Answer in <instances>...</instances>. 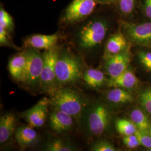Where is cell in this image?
Masks as SVG:
<instances>
[{
    "label": "cell",
    "mask_w": 151,
    "mask_h": 151,
    "mask_svg": "<svg viewBox=\"0 0 151 151\" xmlns=\"http://www.w3.org/2000/svg\"><path fill=\"white\" fill-rule=\"evenodd\" d=\"M50 96L49 103L55 110L68 114L77 120L84 116L89 106L82 93L68 87H60Z\"/></svg>",
    "instance_id": "obj_1"
},
{
    "label": "cell",
    "mask_w": 151,
    "mask_h": 151,
    "mask_svg": "<svg viewBox=\"0 0 151 151\" xmlns=\"http://www.w3.org/2000/svg\"><path fill=\"white\" fill-rule=\"evenodd\" d=\"M84 116L89 132L96 137L106 133L113 121L111 110L106 103L101 101L89 105Z\"/></svg>",
    "instance_id": "obj_2"
},
{
    "label": "cell",
    "mask_w": 151,
    "mask_h": 151,
    "mask_svg": "<svg viewBox=\"0 0 151 151\" xmlns=\"http://www.w3.org/2000/svg\"><path fill=\"white\" fill-rule=\"evenodd\" d=\"M55 75L59 88L75 83L82 78L81 62L72 54H59L55 63Z\"/></svg>",
    "instance_id": "obj_3"
},
{
    "label": "cell",
    "mask_w": 151,
    "mask_h": 151,
    "mask_svg": "<svg viewBox=\"0 0 151 151\" xmlns=\"http://www.w3.org/2000/svg\"><path fill=\"white\" fill-rule=\"evenodd\" d=\"M108 30L107 22L101 19L88 22L82 26L77 36L80 48L89 50L95 48L103 43Z\"/></svg>",
    "instance_id": "obj_4"
},
{
    "label": "cell",
    "mask_w": 151,
    "mask_h": 151,
    "mask_svg": "<svg viewBox=\"0 0 151 151\" xmlns=\"http://www.w3.org/2000/svg\"><path fill=\"white\" fill-rule=\"evenodd\" d=\"M27 63L22 82L34 91L40 90L44 64L43 55L37 49L27 48Z\"/></svg>",
    "instance_id": "obj_5"
},
{
    "label": "cell",
    "mask_w": 151,
    "mask_h": 151,
    "mask_svg": "<svg viewBox=\"0 0 151 151\" xmlns=\"http://www.w3.org/2000/svg\"><path fill=\"white\" fill-rule=\"evenodd\" d=\"M58 55L59 53L55 48L46 50L43 54L40 90L50 95L59 88L55 75V63Z\"/></svg>",
    "instance_id": "obj_6"
},
{
    "label": "cell",
    "mask_w": 151,
    "mask_h": 151,
    "mask_svg": "<svg viewBox=\"0 0 151 151\" xmlns=\"http://www.w3.org/2000/svg\"><path fill=\"white\" fill-rule=\"evenodd\" d=\"M96 0H73L65 10L62 22L73 24L90 16L97 5Z\"/></svg>",
    "instance_id": "obj_7"
},
{
    "label": "cell",
    "mask_w": 151,
    "mask_h": 151,
    "mask_svg": "<svg viewBox=\"0 0 151 151\" xmlns=\"http://www.w3.org/2000/svg\"><path fill=\"white\" fill-rule=\"evenodd\" d=\"M123 34L132 44L145 47H151V22L134 24L122 22Z\"/></svg>",
    "instance_id": "obj_8"
},
{
    "label": "cell",
    "mask_w": 151,
    "mask_h": 151,
    "mask_svg": "<svg viewBox=\"0 0 151 151\" xmlns=\"http://www.w3.org/2000/svg\"><path fill=\"white\" fill-rule=\"evenodd\" d=\"M105 60L104 70L110 78L121 75L128 69L131 61L130 47L119 54L111 56Z\"/></svg>",
    "instance_id": "obj_9"
},
{
    "label": "cell",
    "mask_w": 151,
    "mask_h": 151,
    "mask_svg": "<svg viewBox=\"0 0 151 151\" xmlns=\"http://www.w3.org/2000/svg\"><path fill=\"white\" fill-rule=\"evenodd\" d=\"M49 104V100L44 97L33 107L23 113V117L29 126L34 128L43 125L47 118Z\"/></svg>",
    "instance_id": "obj_10"
},
{
    "label": "cell",
    "mask_w": 151,
    "mask_h": 151,
    "mask_svg": "<svg viewBox=\"0 0 151 151\" xmlns=\"http://www.w3.org/2000/svg\"><path fill=\"white\" fill-rule=\"evenodd\" d=\"M58 39L59 35L57 33L52 35L35 34L27 38L24 46L26 48L48 50L54 48Z\"/></svg>",
    "instance_id": "obj_11"
},
{
    "label": "cell",
    "mask_w": 151,
    "mask_h": 151,
    "mask_svg": "<svg viewBox=\"0 0 151 151\" xmlns=\"http://www.w3.org/2000/svg\"><path fill=\"white\" fill-rule=\"evenodd\" d=\"M129 47V42L124 34L116 32L108 39L105 47L104 58L106 60L111 56L119 54Z\"/></svg>",
    "instance_id": "obj_12"
},
{
    "label": "cell",
    "mask_w": 151,
    "mask_h": 151,
    "mask_svg": "<svg viewBox=\"0 0 151 151\" xmlns=\"http://www.w3.org/2000/svg\"><path fill=\"white\" fill-rule=\"evenodd\" d=\"M73 119L70 115L55 109L50 116V128L58 133L67 132L72 128Z\"/></svg>",
    "instance_id": "obj_13"
},
{
    "label": "cell",
    "mask_w": 151,
    "mask_h": 151,
    "mask_svg": "<svg viewBox=\"0 0 151 151\" xmlns=\"http://www.w3.org/2000/svg\"><path fill=\"white\" fill-rule=\"evenodd\" d=\"M27 60V51L25 50L15 55L9 60V72L11 77L16 81L22 82L26 69Z\"/></svg>",
    "instance_id": "obj_14"
},
{
    "label": "cell",
    "mask_w": 151,
    "mask_h": 151,
    "mask_svg": "<svg viewBox=\"0 0 151 151\" xmlns=\"http://www.w3.org/2000/svg\"><path fill=\"white\" fill-rule=\"evenodd\" d=\"M14 135L19 146L22 150L35 145L39 140L38 133L29 125L17 128Z\"/></svg>",
    "instance_id": "obj_15"
},
{
    "label": "cell",
    "mask_w": 151,
    "mask_h": 151,
    "mask_svg": "<svg viewBox=\"0 0 151 151\" xmlns=\"http://www.w3.org/2000/svg\"><path fill=\"white\" fill-rule=\"evenodd\" d=\"M139 83V80L134 72L127 69L121 75L108 80V86L111 87H119L127 90H133Z\"/></svg>",
    "instance_id": "obj_16"
},
{
    "label": "cell",
    "mask_w": 151,
    "mask_h": 151,
    "mask_svg": "<svg viewBox=\"0 0 151 151\" xmlns=\"http://www.w3.org/2000/svg\"><path fill=\"white\" fill-rule=\"evenodd\" d=\"M16 119L14 114L6 113L0 118V143L1 145L10 139L16 130Z\"/></svg>",
    "instance_id": "obj_17"
},
{
    "label": "cell",
    "mask_w": 151,
    "mask_h": 151,
    "mask_svg": "<svg viewBox=\"0 0 151 151\" xmlns=\"http://www.w3.org/2000/svg\"><path fill=\"white\" fill-rule=\"evenodd\" d=\"M108 103L113 105H123L134 101L133 95L128 90L119 87H114L106 94Z\"/></svg>",
    "instance_id": "obj_18"
},
{
    "label": "cell",
    "mask_w": 151,
    "mask_h": 151,
    "mask_svg": "<svg viewBox=\"0 0 151 151\" xmlns=\"http://www.w3.org/2000/svg\"><path fill=\"white\" fill-rule=\"evenodd\" d=\"M82 78L88 86L95 89L103 87L109 80L103 72L94 68L86 69L83 72Z\"/></svg>",
    "instance_id": "obj_19"
},
{
    "label": "cell",
    "mask_w": 151,
    "mask_h": 151,
    "mask_svg": "<svg viewBox=\"0 0 151 151\" xmlns=\"http://www.w3.org/2000/svg\"><path fill=\"white\" fill-rule=\"evenodd\" d=\"M129 119L134 124L137 129L147 132L151 122L142 109L134 108L129 114Z\"/></svg>",
    "instance_id": "obj_20"
},
{
    "label": "cell",
    "mask_w": 151,
    "mask_h": 151,
    "mask_svg": "<svg viewBox=\"0 0 151 151\" xmlns=\"http://www.w3.org/2000/svg\"><path fill=\"white\" fill-rule=\"evenodd\" d=\"M115 128L118 133L123 136L135 134L138 130L130 119H117L115 122Z\"/></svg>",
    "instance_id": "obj_21"
},
{
    "label": "cell",
    "mask_w": 151,
    "mask_h": 151,
    "mask_svg": "<svg viewBox=\"0 0 151 151\" xmlns=\"http://www.w3.org/2000/svg\"><path fill=\"white\" fill-rule=\"evenodd\" d=\"M45 150L48 151H75V148L70 143L60 139L49 141L46 145Z\"/></svg>",
    "instance_id": "obj_22"
},
{
    "label": "cell",
    "mask_w": 151,
    "mask_h": 151,
    "mask_svg": "<svg viewBox=\"0 0 151 151\" xmlns=\"http://www.w3.org/2000/svg\"><path fill=\"white\" fill-rule=\"evenodd\" d=\"M138 101L141 108L151 115V87H148L139 94Z\"/></svg>",
    "instance_id": "obj_23"
},
{
    "label": "cell",
    "mask_w": 151,
    "mask_h": 151,
    "mask_svg": "<svg viewBox=\"0 0 151 151\" xmlns=\"http://www.w3.org/2000/svg\"><path fill=\"white\" fill-rule=\"evenodd\" d=\"M0 26L4 27L8 32H11L14 29V24L11 15L1 7Z\"/></svg>",
    "instance_id": "obj_24"
},
{
    "label": "cell",
    "mask_w": 151,
    "mask_h": 151,
    "mask_svg": "<svg viewBox=\"0 0 151 151\" xmlns=\"http://www.w3.org/2000/svg\"><path fill=\"white\" fill-rule=\"evenodd\" d=\"M90 150L92 151H116L117 148L108 140H100L92 145Z\"/></svg>",
    "instance_id": "obj_25"
},
{
    "label": "cell",
    "mask_w": 151,
    "mask_h": 151,
    "mask_svg": "<svg viewBox=\"0 0 151 151\" xmlns=\"http://www.w3.org/2000/svg\"><path fill=\"white\" fill-rule=\"evenodd\" d=\"M136 0H119L120 11L124 15H129L133 11Z\"/></svg>",
    "instance_id": "obj_26"
},
{
    "label": "cell",
    "mask_w": 151,
    "mask_h": 151,
    "mask_svg": "<svg viewBox=\"0 0 151 151\" xmlns=\"http://www.w3.org/2000/svg\"><path fill=\"white\" fill-rule=\"evenodd\" d=\"M135 135L138 138L140 146H143L147 149V151H151V136L147 132L137 130Z\"/></svg>",
    "instance_id": "obj_27"
},
{
    "label": "cell",
    "mask_w": 151,
    "mask_h": 151,
    "mask_svg": "<svg viewBox=\"0 0 151 151\" xmlns=\"http://www.w3.org/2000/svg\"><path fill=\"white\" fill-rule=\"evenodd\" d=\"M138 57L141 65L146 70L151 72V52L141 51L138 53Z\"/></svg>",
    "instance_id": "obj_28"
},
{
    "label": "cell",
    "mask_w": 151,
    "mask_h": 151,
    "mask_svg": "<svg viewBox=\"0 0 151 151\" xmlns=\"http://www.w3.org/2000/svg\"><path fill=\"white\" fill-rule=\"evenodd\" d=\"M122 142L124 146L129 149H135L140 146V142L135 134L123 136Z\"/></svg>",
    "instance_id": "obj_29"
},
{
    "label": "cell",
    "mask_w": 151,
    "mask_h": 151,
    "mask_svg": "<svg viewBox=\"0 0 151 151\" xmlns=\"http://www.w3.org/2000/svg\"><path fill=\"white\" fill-rule=\"evenodd\" d=\"M0 44L1 46H6L15 47V45L11 43L9 32L6 29L0 26Z\"/></svg>",
    "instance_id": "obj_30"
},
{
    "label": "cell",
    "mask_w": 151,
    "mask_h": 151,
    "mask_svg": "<svg viewBox=\"0 0 151 151\" xmlns=\"http://www.w3.org/2000/svg\"><path fill=\"white\" fill-rule=\"evenodd\" d=\"M143 11L145 15L151 19V0H144Z\"/></svg>",
    "instance_id": "obj_31"
},
{
    "label": "cell",
    "mask_w": 151,
    "mask_h": 151,
    "mask_svg": "<svg viewBox=\"0 0 151 151\" xmlns=\"http://www.w3.org/2000/svg\"><path fill=\"white\" fill-rule=\"evenodd\" d=\"M97 2L102 4H110L114 2L117 0H96Z\"/></svg>",
    "instance_id": "obj_32"
},
{
    "label": "cell",
    "mask_w": 151,
    "mask_h": 151,
    "mask_svg": "<svg viewBox=\"0 0 151 151\" xmlns=\"http://www.w3.org/2000/svg\"><path fill=\"white\" fill-rule=\"evenodd\" d=\"M147 133L151 136V123L150 125V127H149V128H148V131H147Z\"/></svg>",
    "instance_id": "obj_33"
},
{
    "label": "cell",
    "mask_w": 151,
    "mask_h": 151,
    "mask_svg": "<svg viewBox=\"0 0 151 151\" xmlns=\"http://www.w3.org/2000/svg\"></svg>",
    "instance_id": "obj_34"
}]
</instances>
